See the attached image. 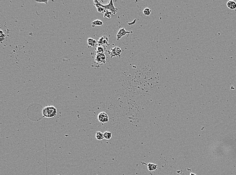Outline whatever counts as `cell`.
I'll return each mask as SVG.
<instances>
[{"instance_id":"obj_1","label":"cell","mask_w":236,"mask_h":175,"mask_svg":"<svg viewBox=\"0 0 236 175\" xmlns=\"http://www.w3.org/2000/svg\"><path fill=\"white\" fill-rule=\"evenodd\" d=\"M42 114L43 117L52 118L55 117L57 115V109L52 106H48L42 109Z\"/></svg>"},{"instance_id":"obj_2","label":"cell","mask_w":236,"mask_h":175,"mask_svg":"<svg viewBox=\"0 0 236 175\" xmlns=\"http://www.w3.org/2000/svg\"><path fill=\"white\" fill-rule=\"evenodd\" d=\"M101 6L103 8H104L105 10H107L109 11L111 13H112L113 14H115L117 11V9L116 8L114 5L113 2V1H110L109 4L107 5H103L101 4Z\"/></svg>"},{"instance_id":"obj_3","label":"cell","mask_w":236,"mask_h":175,"mask_svg":"<svg viewBox=\"0 0 236 175\" xmlns=\"http://www.w3.org/2000/svg\"><path fill=\"white\" fill-rule=\"evenodd\" d=\"M106 55L104 54H98L97 53L96 54L95 61L98 64L101 65L104 64L106 63Z\"/></svg>"},{"instance_id":"obj_4","label":"cell","mask_w":236,"mask_h":175,"mask_svg":"<svg viewBox=\"0 0 236 175\" xmlns=\"http://www.w3.org/2000/svg\"><path fill=\"white\" fill-rule=\"evenodd\" d=\"M98 120L101 123H107L109 121V117L106 113L102 112L98 115Z\"/></svg>"},{"instance_id":"obj_5","label":"cell","mask_w":236,"mask_h":175,"mask_svg":"<svg viewBox=\"0 0 236 175\" xmlns=\"http://www.w3.org/2000/svg\"><path fill=\"white\" fill-rule=\"evenodd\" d=\"M122 53V50L119 47H115L112 48L110 52H109V54L111 58L114 57H120Z\"/></svg>"},{"instance_id":"obj_6","label":"cell","mask_w":236,"mask_h":175,"mask_svg":"<svg viewBox=\"0 0 236 175\" xmlns=\"http://www.w3.org/2000/svg\"><path fill=\"white\" fill-rule=\"evenodd\" d=\"M132 32V31L130 32V31H126L124 28H122L120 29L119 30V31L118 32V33L117 34V41H119V40L122 36H125V35H126L127 34L131 33Z\"/></svg>"},{"instance_id":"obj_7","label":"cell","mask_w":236,"mask_h":175,"mask_svg":"<svg viewBox=\"0 0 236 175\" xmlns=\"http://www.w3.org/2000/svg\"><path fill=\"white\" fill-rule=\"evenodd\" d=\"M97 42L99 46H102V45L104 44L108 45V38L107 36H103L99 38Z\"/></svg>"},{"instance_id":"obj_8","label":"cell","mask_w":236,"mask_h":175,"mask_svg":"<svg viewBox=\"0 0 236 175\" xmlns=\"http://www.w3.org/2000/svg\"><path fill=\"white\" fill-rule=\"evenodd\" d=\"M94 5L96 6L98 12H100V13H104V12L105 9L104 8H103L101 6V4L100 3V2L99 1H94Z\"/></svg>"},{"instance_id":"obj_9","label":"cell","mask_w":236,"mask_h":175,"mask_svg":"<svg viewBox=\"0 0 236 175\" xmlns=\"http://www.w3.org/2000/svg\"><path fill=\"white\" fill-rule=\"evenodd\" d=\"M87 43L89 45L90 47H94L96 46H97L98 42L96 41L95 39H93L92 38H89L87 40Z\"/></svg>"},{"instance_id":"obj_10","label":"cell","mask_w":236,"mask_h":175,"mask_svg":"<svg viewBox=\"0 0 236 175\" xmlns=\"http://www.w3.org/2000/svg\"><path fill=\"white\" fill-rule=\"evenodd\" d=\"M227 6L229 9L231 10H234L236 9V2L231 0V1H229L227 2Z\"/></svg>"},{"instance_id":"obj_11","label":"cell","mask_w":236,"mask_h":175,"mask_svg":"<svg viewBox=\"0 0 236 175\" xmlns=\"http://www.w3.org/2000/svg\"><path fill=\"white\" fill-rule=\"evenodd\" d=\"M147 168L150 171H154L155 170L157 169V168H158V166L157 164L152 163H149L148 164H147Z\"/></svg>"},{"instance_id":"obj_12","label":"cell","mask_w":236,"mask_h":175,"mask_svg":"<svg viewBox=\"0 0 236 175\" xmlns=\"http://www.w3.org/2000/svg\"><path fill=\"white\" fill-rule=\"evenodd\" d=\"M103 25V23L100 20H95L92 23V27H95L96 26H102Z\"/></svg>"},{"instance_id":"obj_13","label":"cell","mask_w":236,"mask_h":175,"mask_svg":"<svg viewBox=\"0 0 236 175\" xmlns=\"http://www.w3.org/2000/svg\"><path fill=\"white\" fill-rule=\"evenodd\" d=\"M96 138L98 140H102L103 139H104V135L103 133H102L101 132L98 131L96 133Z\"/></svg>"},{"instance_id":"obj_14","label":"cell","mask_w":236,"mask_h":175,"mask_svg":"<svg viewBox=\"0 0 236 175\" xmlns=\"http://www.w3.org/2000/svg\"><path fill=\"white\" fill-rule=\"evenodd\" d=\"M103 135H104V139L106 140H110L112 137V134L109 131L105 132L104 133H103Z\"/></svg>"},{"instance_id":"obj_15","label":"cell","mask_w":236,"mask_h":175,"mask_svg":"<svg viewBox=\"0 0 236 175\" xmlns=\"http://www.w3.org/2000/svg\"><path fill=\"white\" fill-rule=\"evenodd\" d=\"M112 14H113L112 13H111L108 10H105L104 12V17L109 19L111 18Z\"/></svg>"},{"instance_id":"obj_16","label":"cell","mask_w":236,"mask_h":175,"mask_svg":"<svg viewBox=\"0 0 236 175\" xmlns=\"http://www.w3.org/2000/svg\"><path fill=\"white\" fill-rule=\"evenodd\" d=\"M151 10L149 8H146L143 11V13L146 16H149L151 14Z\"/></svg>"},{"instance_id":"obj_17","label":"cell","mask_w":236,"mask_h":175,"mask_svg":"<svg viewBox=\"0 0 236 175\" xmlns=\"http://www.w3.org/2000/svg\"><path fill=\"white\" fill-rule=\"evenodd\" d=\"M97 53L98 54H104V49L103 47L99 46L97 47L96 48Z\"/></svg>"},{"instance_id":"obj_18","label":"cell","mask_w":236,"mask_h":175,"mask_svg":"<svg viewBox=\"0 0 236 175\" xmlns=\"http://www.w3.org/2000/svg\"><path fill=\"white\" fill-rule=\"evenodd\" d=\"M0 32H0V36H1V42H2L4 41V40L5 38V34L3 33V31L2 30H1V31H0Z\"/></svg>"},{"instance_id":"obj_19","label":"cell","mask_w":236,"mask_h":175,"mask_svg":"<svg viewBox=\"0 0 236 175\" xmlns=\"http://www.w3.org/2000/svg\"><path fill=\"white\" fill-rule=\"evenodd\" d=\"M38 3H45L46 4H48V1H36Z\"/></svg>"},{"instance_id":"obj_20","label":"cell","mask_w":236,"mask_h":175,"mask_svg":"<svg viewBox=\"0 0 236 175\" xmlns=\"http://www.w3.org/2000/svg\"><path fill=\"white\" fill-rule=\"evenodd\" d=\"M190 175H196V174H194V173H190Z\"/></svg>"},{"instance_id":"obj_21","label":"cell","mask_w":236,"mask_h":175,"mask_svg":"<svg viewBox=\"0 0 236 175\" xmlns=\"http://www.w3.org/2000/svg\"></svg>"}]
</instances>
